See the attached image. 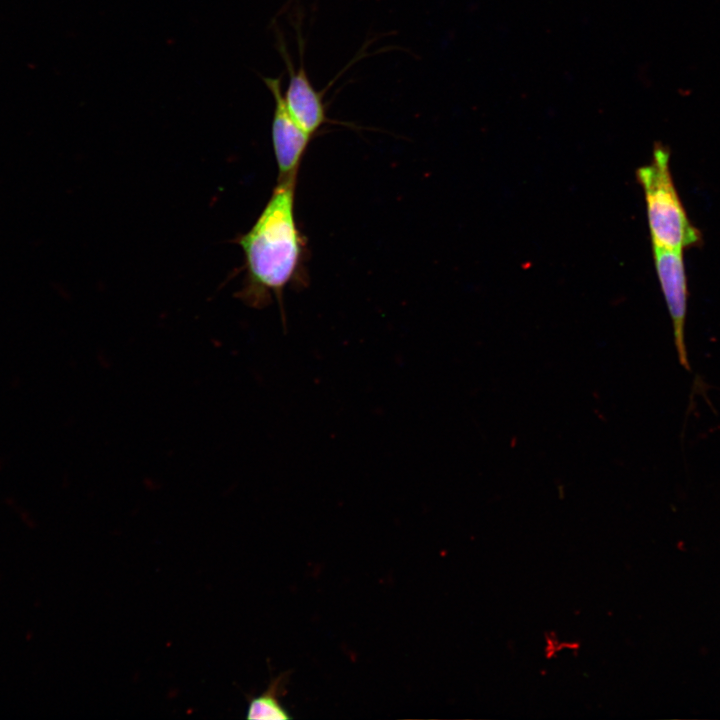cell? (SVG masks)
I'll list each match as a JSON object with an SVG mask.
<instances>
[{"label": "cell", "mask_w": 720, "mask_h": 720, "mask_svg": "<svg viewBox=\"0 0 720 720\" xmlns=\"http://www.w3.org/2000/svg\"><path fill=\"white\" fill-rule=\"evenodd\" d=\"M279 42V50L289 73V83L283 94L286 106L299 127L313 137L324 124L330 122L323 94L312 85L302 57L298 69L295 70L284 44L280 39Z\"/></svg>", "instance_id": "cell-5"}, {"label": "cell", "mask_w": 720, "mask_h": 720, "mask_svg": "<svg viewBox=\"0 0 720 720\" xmlns=\"http://www.w3.org/2000/svg\"><path fill=\"white\" fill-rule=\"evenodd\" d=\"M274 97L271 135L278 169V179L298 176V170L312 139L295 122L288 111L282 92V76L263 78Z\"/></svg>", "instance_id": "cell-3"}, {"label": "cell", "mask_w": 720, "mask_h": 720, "mask_svg": "<svg viewBox=\"0 0 720 720\" xmlns=\"http://www.w3.org/2000/svg\"><path fill=\"white\" fill-rule=\"evenodd\" d=\"M636 177L642 187L653 249L683 251L702 242L700 231L690 221L670 171V150L655 143L649 163L639 167Z\"/></svg>", "instance_id": "cell-2"}, {"label": "cell", "mask_w": 720, "mask_h": 720, "mask_svg": "<svg viewBox=\"0 0 720 720\" xmlns=\"http://www.w3.org/2000/svg\"><path fill=\"white\" fill-rule=\"evenodd\" d=\"M653 257L658 280L673 325L674 342L679 362L685 369L690 370L684 341L688 288L683 251L653 249Z\"/></svg>", "instance_id": "cell-4"}, {"label": "cell", "mask_w": 720, "mask_h": 720, "mask_svg": "<svg viewBox=\"0 0 720 720\" xmlns=\"http://www.w3.org/2000/svg\"><path fill=\"white\" fill-rule=\"evenodd\" d=\"M297 177L277 179L270 198L252 227L239 235L244 254L245 278L238 297L261 308L275 297L281 305L283 291L303 282L306 240L295 216Z\"/></svg>", "instance_id": "cell-1"}, {"label": "cell", "mask_w": 720, "mask_h": 720, "mask_svg": "<svg viewBox=\"0 0 720 720\" xmlns=\"http://www.w3.org/2000/svg\"><path fill=\"white\" fill-rule=\"evenodd\" d=\"M286 675L287 673H284L274 678L263 694L250 700L247 719L286 720L291 718L279 700L280 691L284 688V682L287 680Z\"/></svg>", "instance_id": "cell-6"}]
</instances>
